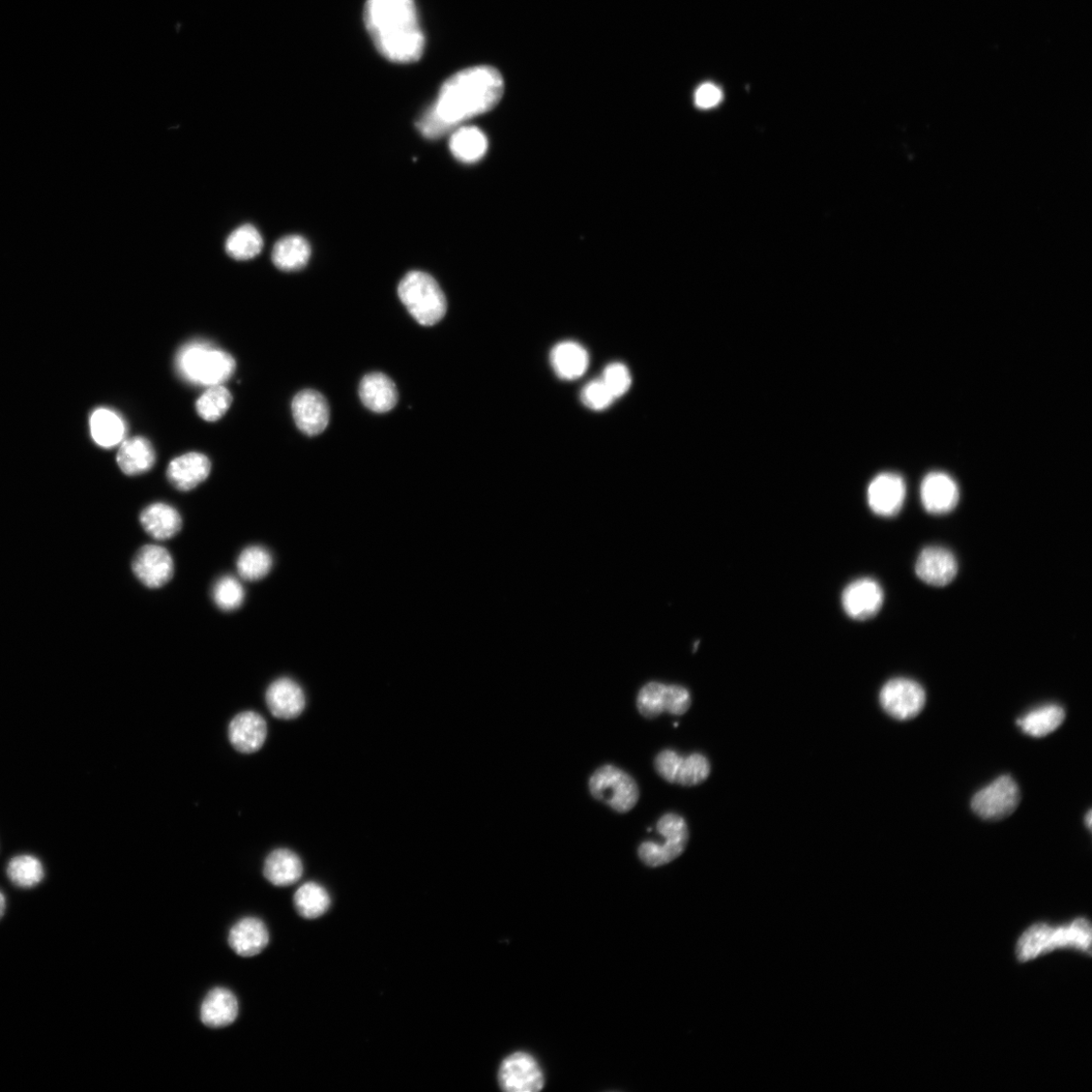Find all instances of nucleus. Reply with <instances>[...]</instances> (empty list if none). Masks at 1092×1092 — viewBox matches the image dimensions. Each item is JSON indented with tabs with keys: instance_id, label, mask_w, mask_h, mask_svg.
I'll return each mask as SVG.
<instances>
[{
	"instance_id": "f257e3e1",
	"label": "nucleus",
	"mask_w": 1092,
	"mask_h": 1092,
	"mask_svg": "<svg viewBox=\"0 0 1092 1092\" xmlns=\"http://www.w3.org/2000/svg\"><path fill=\"white\" fill-rule=\"evenodd\" d=\"M504 80L491 66L463 69L450 77L435 103L423 113L417 126L429 139L453 132L464 122L493 109L503 97Z\"/></svg>"
},
{
	"instance_id": "f03ea898",
	"label": "nucleus",
	"mask_w": 1092,
	"mask_h": 1092,
	"mask_svg": "<svg viewBox=\"0 0 1092 1092\" xmlns=\"http://www.w3.org/2000/svg\"><path fill=\"white\" fill-rule=\"evenodd\" d=\"M365 22L377 51L394 64L422 57L425 38L415 0H367Z\"/></svg>"
},
{
	"instance_id": "7ed1b4c3",
	"label": "nucleus",
	"mask_w": 1092,
	"mask_h": 1092,
	"mask_svg": "<svg viewBox=\"0 0 1092 1092\" xmlns=\"http://www.w3.org/2000/svg\"><path fill=\"white\" fill-rule=\"evenodd\" d=\"M1091 939V926L1084 918L1057 927L1039 923L1029 927L1021 936L1016 955L1021 963L1060 949H1073L1090 955Z\"/></svg>"
},
{
	"instance_id": "20e7f679",
	"label": "nucleus",
	"mask_w": 1092,
	"mask_h": 1092,
	"mask_svg": "<svg viewBox=\"0 0 1092 1092\" xmlns=\"http://www.w3.org/2000/svg\"><path fill=\"white\" fill-rule=\"evenodd\" d=\"M175 365L185 380L193 385L205 387L222 385L236 369V362L231 354L201 341L191 342L182 347L177 353Z\"/></svg>"
},
{
	"instance_id": "39448f33",
	"label": "nucleus",
	"mask_w": 1092,
	"mask_h": 1092,
	"mask_svg": "<svg viewBox=\"0 0 1092 1092\" xmlns=\"http://www.w3.org/2000/svg\"><path fill=\"white\" fill-rule=\"evenodd\" d=\"M399 297L409 313L423 327H433L445 317L447 298L436 281L422 272H411L399 284Z\"/></svg>"
},
{
	"instance_id": "423d86ee",
	"label": "nucleus",
	"mask_w": 1092,
	"mask_h": 1092,
	"mask_svg": "<svg viewBox=\"0 0 1092 1092\" xmlns=\"http://www.w3.org/2000/svg\"><path fill=\"white\" fill-rule=\"evenodd\" d=\"M657 831L663 838L662 843L647 841L638 848L639 859L652 868L665 866L680 857L689 841L687 822L676 813L662 816L657 823Z\"/></svg>"
},
{
	"instance_id": "0eeeda50",
	"label": "nucleus",
	"mask_w": 1092,
	"mask_h": 1092,
	"mask_svg": "<svg viewBox=\"0 0 1092 1092\" xmlns=\"http://www.w3.org/2000/svg\"><path fill=\"white\" fill-rule=\"evenodd\" d=\"M589 789L595 800L619 813L631 811L639 800L635 780L613 764L600 766L590 778Z\"/></svg>"
},
{
	"instance_id": "6e6552de",
	"label": "nucleus",
	"mask_w": 1092,
	"mask_h": 1092,
	"mask_svg": "<svg viewBox=\"0 0 1092 1092\" xmlns=\"http://www.w3.org/2000/svg\"><path fill=\"white\" fill-rule=\"evenodd\" d=\"M691 703L690 692L685 687L659 682L645 684L636 698L637 711L648 720L663 714L683 716L689 711Z\"/></svg>"
},
{
	"instance_id": "1a4fd4ad",
	"label": "nucleus",
	"mask_w": 1092,
	"mask_h": 1092,
	"mask_svg": "<svg viewBox=\"0 0 1092 1092\" xmlns=\"http://www.w3.org/2000/svg\"><path fill=\"white\" fill-rule=\"evenodd\" d=\"M1021 803V791L1013 777L1000 776L973 796L974 812L987 820L1010 816Z\"/></svg>"
},
{
	"instance_id": "9d476101",
	"label": "nucleus",
	"mask_w": 1092,
	"mask_h": 1092,
	"mask_svg": "<svg viewBox=\"0 0 1092 1092\" xmlns=\"http://www.w3.org/2000/svg\"><path fill=\"white\" fill-rule=\"evenodd\" d=\"M880 704L885 713L897 721L917 718L926 705V692L916 681L905 677L894 678L883 686Z\"/></svg>"
},
{
	"instance_id": "9b49d317",
	"label": "nucleus",
	"mask_w": 1092,
	"mask_h": 1092,
	"mask_svg": "<svg viewBox=\"0 0 1092 1092\" xmlns=\"http://www.w3.org/2000/svg\"><path fill=\"white\" fill-rule=\"evenodd\" d=\"M499 1084L507 1092H538L545 1087V1075L538 1060L526 1052H515L502 1062Z\"/></svg>"
},
{
	"instance_id": "f8f14e48",
	"label": "nucleus",
	"mask_w": 1092,
	"mask_h": 1092,
	"mask_svg": "<svg viewBox=\"0 0 1092 1092\" xmlns=\"http://www.w3.org/2000/svg\"><path fill=\"white\" fill-rule=\"evenodd\" d=\"M657 773L667 782L682 786L703 783L711 774V764L701 754L683 757L672 750L661 752L655 760Z\"/></svg>"
},
{
	"instance_id": "ddd939ff",
	"label": "nucleus",
	"mask_w": 1092,
	"mask_h": 1092,
	"mask_svg": "<svg viewBox=\"0 0 1092 1092\" xmlns=\"http://www.w3.org/2000/svg\"><path fill=\"white\" fill-rule=\"evenodd\" d=\"M132 569L146 587L158 589L173 577L174 564L168 550L160 546H145L136 553Z\"/></svg>"
},
{
	"instance_id": "4468645a",
	"label": "nucleus",
	"mask_w": 1092,
	"mask_h": 1092,
	"mask_svg": "<svg viewBox=\"0 0 1092 1092\" xmlns=\"http://www.w3.org/2000/svg\"><path fill=\"white\" fill-rule=\"evenodd\" d=\"M883 599V590L878 582L863 578L851 583L844 590L842 604L851 618L867 621L880 611Z\"/></svg>"
},
{
	"instance_id": "2eb2a0df",
	"label": "nucleus",
	"mask_w": 1092,
	"mask_h": 1092,
	"mask_svg": "<svg viewBox=\"0 0 1092 1092\" xmlns=\"http://www.w3.org/2000/svg\"><path fill=\"white\" fill-rule=\"evenodd\" d=\"M291 410L294 422L306 435H318L329 424L328 403L314 390H304L297 394L292 400Z\"/></svg>"
},
{
	"instance_id": "dca6fc26",
	"label": "nucleus",
	"mask_w": 1092,
	"mask_h": 1092,
	"mask_svg": "<svg viewBox=\"0 0 1092 1092\" xmlns=\"http://www.w3.org/2000/svg\"><path fill=\"white\" fill-rule=\"evenodd\" d=\"M905 494L903 479L894 472H884L869 485L868 504L875 514L894 517L901 510Z\"/></svg>"
},
{
	"instance_id": "f3484780",
	"label": "nucleus",
	"mask_w": 1092,
	"mask_h": 1092,
	"mask_svg": "<svg viewBox=\"0 0 1092 1092\" xmlns=\"http://www.w3.org/2000/svg\"><path fill=\"white\" fill-rule=\"evenodd\" d=\"M211 468L212 463L208 457L199 453H190L172 459L166 475L175 489L189 492L208 479Z\"/></svg>"
},
{
	"instance_id": "a211bd4d",
	"label": "nucleus",
	"mask_w": 1092,
	"mask_h": 1092,
	"mask_svg": "<svg viewBox=\"0 0 1092 1092\" xmlns=\"http://www.w3.org/2000/svg\"><path fill=\"white\" fill-rule=\"evenodd\" d=\"M925 509L932 514H946L958 504L959 489L956 482L943 472H931L921 488Z\"/></svg>"
},
{
	"instance_id": "6ab92c4d",
	"label": "nucleus",
	"mask_w": 1092,
	"mask_h": 1092,
	"mask_svg": "<svg viewBox=\"0 0 1092 1092\" xmlns=\"http://www.w3.org/2000/svg\"><path fill=\"white\" fill-rule=\"evenodd\" d=\"M228 733L230 743L236 750L252 754L258 752L267 741L268 724L260 715L245 712L233 719Z\"/></svg>"
},
{
	"instance_id": "aec40b11",
	"label": "nucleus",
	"mask_w": 1092,
	"mask_h": 1092,
	"mask_svg": "<svg viewBox=\"0 0 1092 1092\" xmlns=\"http://www.w3.org/2000/svg\"><path fill=\"white\" fill-rule=\"evenodd\" d=\"M916 571L925 583L942 587L950 584L958 572L954 554L946 548L930 546L925 548L917 562Z\"/></svg>"
},
{
	"instance_id": "412c9836",
	"label": "nucleus",
	"mask_w": 1092,
	"mask_h": 1092,
	"mask_svg": "<svg viewBox=\"0 0 1092 1092\" xmlns=\"http://www.w3.org/2000/svg\"><path fill=\"white\" fill-rule=\"evenodd\" d=\"M267 703L275 718L290 721L299 718L304 712L306 696L297 682L289 677H281L269 687Z\"/></svg>"
},
{
	"instance_id": "4be33fe9",
	"label": "nucleus",
	"mask_w": 1092,
	"mask_h": 1092,
	"mask_svg": "<svg viewBox=\"0 0 1092 1092\" xmlns=\"http://www.w3.org/2000/svg\"><path fill=\"white\" fill-rule=\"evenodd\" d=\"M270 933L265 924L257 918H244L236 923L229 932L230 948L241 957H253L268 947Z\"/></svg>"
},
{
	"instance_id": "5701e85b",
	"label": "nucleus",
	"mask_w": 1092,
	"mask_h": 1092,
	"mask_svg": "<svg viewBox=\"0 0 1092 1092\" xmlns=\"http://www.w3.org/2000/svg\"><path fill=\"white\" fill-rule=\"evenodd\" d=\"M240 1014V1003L235 994L224 987H216L205 995L201 1002L199 1017L201 1023L212 1028L232 1025Z\"/></svg>"
},
{
	"instance_id": "b1692460",
	"label": "nucleus",
	"mask_w": 1092,
	"mask_h": 1092,
	"mask_svg": "<svg viewBox=\"0 0 1092 1092\" xmlns=\"http://www.w3.org/2000/svg\"><path fill=\"white\" fill-rule=\"evenodd\" d=\"M360 396L364 405L374 413H387L398 402V392L394 381L381 372L366 375L360 386Z\"/></svg>"
},
{
	"instance_id": "393cba45",
	"label": "nucleus",
	"mask_w": 1092,
	"mask_h": 1092,
	"mask_svg": "<svg viewBox=\"0 0 1092 1092\" xmlns=\"http://www.w3.org/2000/svg\"><path fill=\"white\" fill-rule=\"evenodd\" d=\"M140 522L147 534L156 541H167L180 533L183 519L179 511L168 504L154 503L146 507Z\"/></svg>"
},
{
	"instance_id": "a878e982",
	"label": "nucleus",
	"mask_w": 1092,
	"mask_h": 1092,
	"mask_svg": "<svg viewBox=\"0 0 1092 1092\" xmlns=\"http://www.w3.org/2000/svg\"><path fill=\"white\" fill-rule=\"evenodd\" d=\"M155 460L156 455L152 442L141 436L125 440L116 456L121 470L132 477L151 470Z\"/></svg>"
},
{
	"instance_id": "bb28decb",
	"label": "nucleus",
	"mask_w": 1092,
	"mask_h": 1092,
	"mask_svg": "<svg viewBox=\"0 0 1092 1092\" xmlns=\"http://www.w3.org/2000/svg\"><path fill=\"white\" fill-rule=\"evenodd\" d=\"M303 871V863L299 855L287 849H279L271 852L263 868L265 878L279 888L289 887L298 882Z\"/></svg>"
},
{
	"instance_id": "cd10ccee",
	"label": "nucleus",
	"mask_w": 1092,
	"mask_h": 1092,
	"mask_svg": "<svg viewBox=\"0 0 1092 1092\" xmlns=\"http://www.w3.org/2000/svg\"><path fill=\"white\" fill-rule=\"evenodd\" d=\"M550 360L556 374L569 380L581 377L589 365L586 349L573 341L558 343L551 351Z\"/></svg>"
},
{
	"instance_id": "c85d7f7f",
	"label": "nucleus",
	"mask_w": 1092,
	"mask_h": 1092,
	"mask_svg": "<svg viewBox=\"0 0 1092 1092\" xmlns=\"http://www.w3.org/2000/svg\"><path fill=\"white\" fill-rule=\"evenodd\" d=\"M311 256L308 241L299 235H289L278 241L273 250V261L284 272H297L306 267Z\"/></svg>"
},
{
	"instance_id": "c756f323",
	"label": "nucleus",
	"mask_w": 1092,
	"mask_h": 1092,
	"mask_svg": "<svg viewBox=\"0 0 1092 1092\" xmlns=\"http://www.w3.org/2000/svg\"><path fill=\"white\" fill-rule=\"evenodd\" d=\"M454 156L464 163L480 161L488 151L486 135L476 127L457 128L450 141Z\"/></svg>"
},
{
	"instance_id": "7c9ffc66",
	"label": "nucleus",
	"mask_w": 1092,
	"mask_h": 1092,
	"mask_svg": "<svg viewBox=\"0 0 1092 1092\" xmlns=\"http://www.w3.org/2000/svg\"><path fill=\"white\" fill-rule=\"evenodd\" d=\"M126 424L121 416L111 410L99 409L91 418V431L97 444L110 449L123 441Z\"/></svg>"
},
{
	"instance_id": "2f4dec72",
	"label": "nucleus",
	"mask_w": 1092,
	"mask_h": 1092,
	"mask_svg": "<svg viewBox=\"0 0 1092 1092\" xmlns=\"http://www.w3.org/2000/svg\"><path fill=\"white\" fill-rule=\"evenodd\" d=\"M1066 720V712L1059 705H1046L1018 720L1022 730L1034 737H1043L1055 731Z\"/></svg>"
},
{
	"instance_id": "473e14b6",
	"label": "nucleus",
	"mask_w": 1092,
	"mask_h": 1092,
	"mask_svg": "<svg viewBox=\"0 0 1092 1092\" xmlns=\"http://www.w3.org/2000/svg\"><path fill=\"white\" fill-rule=\"evenodd\" d=\"M293 904L301 917L307 920L318 919L327 913L331 898L327 890L316 882H308L294 894Z\"/></svg>"
},
{
	"instance_id": "72a5a7b5",
	"label": "nucleus",
	"mask_w": 1092,
	"mask_h": 1092,
	"mask_svg": "<svg viewBox=\"0 0 1092 1092\" xmlns=\"http://www.w3.org/2000/svg\"><path fill=\"white\" fill-rule=\"evenodd\" d=\"M7 874L11 882L22 890H32L43 881L45 870L42 862L33 854H18L8 864Z\"/></svg>"
},
{
	"instance_id": "f704fd0d",
	"label": "nucleus",
	"mask_w": 1092,
	"mask_h": 1092,
	"mask_svg": "<svg viewBox=\"0 0 1092 1092\" xmlns=\"http://www.w3.org/2000/svg\"><path fill=\"white\" fill-rule=\"evenodd\" d=\"M262 248V236L252 225H243L234 230L226 241L228 255L236 260L252 259L259 255Z\"/></svg>"
},
{
	"instance_id": "c9c22d12",
	"label": "nucleus",
	"mask_w": 1092,
	"mask_h": 1092,
	"mask_svg": "<svg viewBox=\"0 0 1092 1092\" xmlns=\"http://www.w3.org/2000/svg\"><path fill=\"white\" fill-rule=\"evenodd\" d=\"M274 560L271 552L262 546H249L240 555L238 571L240 577L248 582H256L267 577Z\"/></svg>"
},
{
	"instance_id": "e433bc0d",
	"label": "nucleus",
	"mask_w": 1092,
	"mask_h": 1092,
	"mask_svg": "<svg viewBox=\"0 0 1092 1092\" xmlns=\"http://www.w3.org/2000/svg\"><path fill=\"white\" fill-rule=\"evenodd\" d=\"M233 402V397L228 389L222 385L212 386L206 390L197 401V415L205 421L215 422L221 419Z\"/></svg>"
},
{
	"instance_id": "4c0bfd02",
	"label": "nucleus",
	"mask_w": 1092,
	"mask_h": 1092,
	"mask_svg": "<svg viewBox=\"0 0 1092 1092\" xmlns=\"http://www.w3.org/2000/svg\"><path fill=\"white\" fill-rule=\"evenodd\" d=\"M213 600L223 611L230 612L242 606L245 591L242 584L233 576L220 578L213 588Z\"/></svg>"
},
{
	"instance_id": "58836bf2",
	"label": "nucleus",
	"mask_w": 1092,
	"mask_h": 1092,
	"mask_svg": "<svg viewBox=\"0 0 1092 1092\" xmlns=\"http://www.w3.org/2000/svg\"><path fill=\"white\" fill-rule=\"evenodd\" d=\"M601 379L615 399L624 396L632 386L631 372L623 364L609 365Z\"/></svg>"
},
{
	"instance_id": "ea45409f",
	"label": "nucleus",
	"mask_w": 1092,
	"mask_h": 1092,
	"mask_svg": "<svg viewBox=\"0 0 1092 1092\" xmlns=\"http://www.w3.org/2000/svg\"><path fill=\"white\" fill-rule=\"evenodd\" d=\"M583 403L590 409L601 411L615 400L602 379L589 382L582 392Z\"/></svg>"
},
{
	"instance_id": "a19ab883",
	"label": "nucleus",
	"mask_w": 1092,
	"mask_h": 1092,
	"mask_svg": "<svg viewBox=\"0 0 1092 1092\" xmlns=\"http://www.w3.org/2000/svg\"><path fill=\"white\" fill-rule=\"evenodd\" d=\"M722 92L719 86L714 83H704L697 88L695 93V105L702 109H710L721 104L722 101Z\"/></svg>"
},
{
	"instance_id": "79ce46f5",
	"label": "nucleus",
	"mask_w": 1092,
	"mask_h": 1092,
	"mask_svg": "<svg viewBox=\"0 0 1092 1092\" xmlns=\"http://www.w3.org/2000/svg\"><path fill=\"white\" fill-rule=\"evenodd\" d=\"M7 909V900L5 895L0 892V920L5 916Z\"/></svg>"
},
{
	"instance_id": "37998d69",
	"label": "nucleus",
	"mask_w": 1092,
	"mask_h": 1092,
	"mask_svg": "<svg viewBox=\"0 0 1092 1092\" xmlns=\"http://www.w3.org/2000/svg\"><path fill=\"white\" fill-rule=\"evenodd\" d=\"M1085 820H1086V825H1087V828H1088V829H1090V828H1091V824H1092V822H1091V820H1092V815H1091V811H1088V813H1087V815H1086V818H1085Z\"/></svg>"
}]
</instances>
